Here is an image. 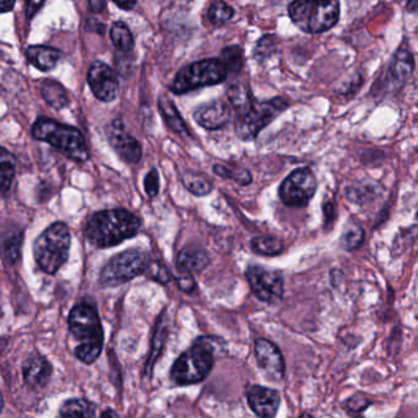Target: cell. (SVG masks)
<instances>
[{"label": "cell", "instance_id": "obj_1", "mask_svg": "<svg viewBox=\"0 0 418 418\" xmlns=\"http://www.w3.org/2000/svg\"><path fill=\"white\" fill-rule=\"evenodd\" d=\"M141 227V220L133 212L113 209L96 212L85 226V236L92 246L111 248L133 238Z\"/></svg>", "mask_w": 418, "mask_h": 418}, {"label": "cell", "instance_id": "obj_2", "mask_svg": "<svg viewBox=\"0 0 418 418\" xmlns=\"http://www.w3.org/2000/svg\"><path fill=\"white\" fill-rule=\"evenodd\" d=\"M70 334L79 344L75 347V357L85 364L97 361L104 349V328L99 312L89 302H81L70 310L68 318Z\"/></svg>", "mask_w": 418, "mask_h": 418}, {"label": "cell", "instance_id": "obj_3", "mask_svg": "<svg viewBox=\"0 0 418 418\" xmlns=\"http://www.w3.org/2000/svg\"><path fill=\"white\" fill-rule=\"evenodd\" d=\"M218 337L202 336L190 349L183 352L171 369V380L178 386H187L205 380L211 373L216 358Z\"/></svg>", "mask_w": 418, "mask_h": 418}, {"label": "cell", "instance_id": "obj_4", "mask_svg": "<svg viewBox=\"0 0 418 418\" xmlns=\"http://www.w3.org/2000/svg\"><path fill=\"white\" fill-rule=\"evenodd\" d=\"M31 134L36 140L50 144L75 162H85L89 160L84 135L78 129L52 119L39 118L32 125Z\"/></svg>", "mask_w": 418, "mask_h": 418}, {"label": "cell", "instance_id": "obj_5", "mask_svg": "<svg viewBox=\"0 0 418 418\" xmlns=\"http://www.w3.org/2000/svg\"><path fill=\"white\" fill-rule=\"evenodd\" d=\"M71 236L68 226L55 222L46 228L34 243V256L37 265L48 275H55L69 258Z\"/></svg>", "mask_w": 418, "mask_h": 418}, {"label": "cell", "instance_id": "obj_6", "mask_svg": "<svg viewBox=\"0 0 418 418\" xmlns=\"http://www.w3.org/2000/svg\"><path fill=\"white\" fill-rule=\"evenodd\" d=\"M291 20L305 34H323L333 29L340 19L339 1L298 0L288 6Z\"/></svg>", "mask_w": 418, "mask_h": 418}, {"label": "cell", "instance_id": "obj_7", "mask_svg": "<svg viewBox=\"0 0 418 418\" xmlns=\"http://www.w3.org/2000/svg\"><path fill=\"white\" fill-rule=\"evenodd\" d=\"M150 259L141 249H128L112 256L99 274V285L117 287L138 276L146 275Z\"/></svg>", "mask_w": 418, "mask_h": 418}, {"label": "cell", "instance_id": "obj_8", "mask_svg": "<svg viewBox=\"0 0 418 418\" xmlns=\"http://www.w3.org/2000/svg\"><path fill=\"white\" fill-rule=\"evenodd\" d=\"M288 107V102L282 97H275L270 101L253 99L248 107L237 113L236 133L242 140L256 139L263 129L275 120Z\"/></svg>", "mask_w": 418, "mask_h": 418}, {"label": "cell", "instance_id": "obj_9", "mask_svg": "<svg viewBox=\"0 0 418 418\" xmlns=\"http://www.w3.org/2000/svg\"><path fill=\"white\" fill-rule=\"evenodd\" d=\"M227 71L220 60H204L184 67L178 71L171 85V91L182 95L202 86L221 84L226 80Z\"/></svg>", "mask_w": 418, "mask_h": 418}, {"label": "cell", "instance_id": "obj_10", "mask_svg": "<svg viewBox=\"0 0 418 418\" xmlns=\"http://www.w3.org/2000/svg\"><path fill=\"white\" fill-rule=\"evenodd\" d=\"M318 181L309 167L297 168L279 188L281 202L291 207H305L314 197Z\"/></svg>", "mask_w": 418, "mask_h": 418}, {"label": "cell", "instance_id": "obj_11", "mask_svg": "<svg viewBox=\"0 0 418 418\" xmlns=\"http://www.w3.org/2000/svg\"><path fill=\"white\" fill-rule=\"evenodd\" d=\"M248 284L258 300L276 303L284 295V279L279 271L269 270L263 266L251 265L246 271Z\"/></svg>", "mask_w": 418, "mask_h": 418}, {"label": "cell", "instance_id": "obj_12", "mask_svg": "<svg viewBox=\"0 0 418 418\" xmlns=\"http://www.w3.org/2000/svg\"><path fill=\"white\" fill-rule=\"evenodd\" d=\"M88 83L92 94L102 102H111L118 94V79L111 67L104 62H94L88 73Z\"/></svg>", "mask_w": 418, "mask_h": 418}, {"label": "cell", "instance_id": "obj_13", "mask_svg": "<svg viewBox=\"0 0 418 418\" xmlns=\"http://www.w3.org/2000/svg\"><path fill=\"white\" fill-rule=\"evenodd\" d=\"M256 363L267 379L280 382L285 377V361L279 347L266 339H256L254 344Z\"/></svg>", "mask_w": 418, "mask_h": 418}, {"label": "cell", "instance_id": "obj_14", "mask_svg": "<svg viewBox=\"0 0 418 418\" xmlns=\"http://www.w3.org/2000/svg\"><path fill=\"white\" fill-rule=\"evenodd\" d=\"M111 146L118 153L119 158L128 163H138L143 155V150L137 139L125 130L120 120H114L107 130Z\"/></svg>", "mask_w": 418, "mask_h": 418}, {"label": "cell", "instance_id": "obj_15", "mask_svg": "<svg viewBox=\"0 0 418 418\" xmlns=\"http://www.w3.org/2000/svg\"><path fill=\"white\" fill-rule=\"evenodd\" d=\"M246 401L259 418H275L280 407V393L274 389L253 385L246 390Z\"/></svg>", "mask_w": 418, "mask_h": 418}, {"label": "cell", "instance_id": "obj_16", "mask_svg": "<svg viewBox=\"0 0 418 418\" xmlns=\"http://www.w3.org/2000/svg\"><path fill=\"white\" fill-rule=\"evenodd\" d=\"M193 117L202 128L217 130L231 120V109L225 101L216 99L197 107Z\"/></svg>", "mask_w": 418, "mask_h": 418}, {"label": "cell", "instance_id": "obj_17", "mask_svg": "<svg viewBox=\"0 0 418 418\" xmlns=\"http://www.w3.org/2000/svg\"><path fill=\"white\" fill-rule=\"evenodd\" d=\"M22 375L27 386L32 389L45 388L52 375V365L43 356L32 354L22 363Z\"/></svg>", "mask_w": 418, "mask_h": 418}, {"label": "cell", "instance_id": "obj_18", "mask_svg": "<svg viewBox=\"0 0 418 418\" xmlns=\"http://www.w3.org/2000/svg\"><path fill=\"white\" fill-rule=\"evenodd\" d=\"M210 263V256L205 249L200 246H189L183 248L178 253L177 266L178 274L181 275H194L197 272L204 270Z\"/></svg>", "mask_w": 418, "mask_h": 418}, {"label": "cell", "instance_id": "obj_19", "mask_svg": "<svg viewBox=\"0 0 418 418\" xmlns=\"http://www.w3.org/2000/svg\"><path fill=\"white\" fill-rule=\"evenodd\" d=\"M26 55L31 64L42 71L55 69L62 57L60 50L47 46H31L26 50Z\"/></svg>", "mask_w": 418, "mask_h": 418}, {"label": "cell", "instance_id": "obj_20", "mask_svg": "<svg viewBox=\"0 0 418 418\" xmlns=\"http://www.w3.org/2000/svg\"><path fill=\"white\" fill-rule=\"evenodd\" d=\"M168 335V325L167 319L165 316V313L161 314L158 318V324H156V329H155V334H153V344H151V349H150V354H148V362H146V374L148 377L153 373V367L158 361L160 354H162L163 347L166 344V339Z\"/></svg>", "mask_w": 418, "mask_h": 418}, {"label": "cell", "instance_id": "obj_21", "mask_svg": "<svg viewBox=\"0 0 418 418\" xmlns=\"http://www.w3.org/2000/svg\"><path fill=\"white\" fill-rule=\"evenodd\" d=\"M413 68H414V60H413L412 53L408 48L401 46L393 55V62L390 64V73L393 74V80L405 83L412 74Z\"/></svg>", "mask_w": 418, "mask_h": 418}, {"label": "cell", "instance_id": "obj_22", "mask_svg": "<svg viewBox=\"0 0 418 418\" xmlns=\"http://www.w3.org/2000/svg\"><path fill=\"white\" fill-rule=\"evenodd\" d=\"M41 94L50 107L62 109L69 104V99L64 88L55 80L46 79L41 83Z\"/></svg>", "mask_w": 418, "mask_h": 418}, {"label": "cell", "instance_id": "obj_23", "mask_svg": "<svg viewBox=\"0 0 418 418\" xmlns=\"http://www.w3.org/2000/svg\"><path fill=\"white\" fill-rule=\"evenodd\" d=\"M96 406L86 398H70L60 407V418H95Z\"/></svg>", "mask_w": 418, "mask_h": 418}, {"label": "cell", "instance_id": "obj_24", "mask_svg": "<svg viewBox=\"0 0 418 418\" xmlns=\"http://www.w3.org/2000/svg\"><path fill=\"white\" fill-rule=\"evenodd\" d=\"M158 109L162 114L165 122L167 123L168 127L172 129L174 133L187 135V124L183 120L182 116L178 112L177 107L174 106L171 99L162 96L161 99H158Z\"/></svg>", "mask_w": 418, "mask_h": 418}, {"label": "cell", "instance_id": "obj_25", "mask_svg": "<svg viewBox=\"0 0 418 418\" xmlns=\"http://www.w3.org/2000/svg\"><path fill=\"white\" fill-rule=\"evenodd\" d=\"M111 40L113 42L114 47L122 52H132L134 50V37L129 30L128 26L122 21L114 22L111 27Z\"/></svg>", "mask_w": 418, "mask_h": 418}, {"label": "cell", "instance_id": "obj_26", "mask_svg": "<svg viewBox=\"0 0 418 418\" xmlns=\"http://www.w3.org/2000/svg\"><path fill=\"white\" fill-rule=\"evenodd\" d=\"M251 246L253 251L260 256H276L284 251V242L276 237H256Z\"/></svg>", "mask_w": 418, "mask_h": 418}, {"label": "cell", "instance_id": "obj_27", "mask_svg": "<svg viewBox=\"0 0 418 418\" xmlns=\"http://www.w3.org/2000/svg\"><path fill=\"white\" fill-rule=\"evenodd\" d=\"M341 246L346 251H356L364 242V231L357 222L349 221L346 223L341 236Z\"/></svg>", "mask_w": 418, "mask_h": 418}, {"label": "cell", "instance_id": "obj_28", "mask_svg": "<svg viewBox=\"0 0 418 418\" xmlns=\"http://www.w3.org/2000/svg\"><path fill=\"white\" fill-rule=\"evenodd\" d=\"M227 97L233 106V109H236L237 113L244 111L254 99L249 88H246V85L243 84L231 85L227 90Z\"/></svg>", "mask_w": 418, "mask_h": 418}, {"label": "cell", "instance_id": "obj_29", "mask_svg": "<svg viewBox=\"0 0 418 418\" xmlns=\"http://www.w3.org/2000/svg\"><path fill=\"white\" fill-rule=\"evenodd\" d=\"M15 176V165L11 153H8L6 148H1V160H0V187H1V194L6 197L8 192L11 190V183L14 181Z\"/></svg>", "mask_w": 418, "mask_h": 418}, {"label": "cell", "instance_id": "obj_30", "mask_svg": "<svg viewBox=\"0 0 418 418\" xmlns=\"http://www.w3.org/2000/svg\"><path fill=\"white\" fill-rule=\"evenodd\" d=\"M183 183L188 190L197 197H205L212 190V184L210 181L197 173H186L183 176Z\"/></svg>", "mask_w": 418, "mask_h": 418}, {"label": "cell", "instance_id": "obj_31", "mask_svg": "<svg viewBox=\"0 0 418 418\" xmlns=\"http://www.w3.org/2000/svg\"><path fill=\"white\" fill-rule=\"evenodd\" d=\"M21 244H22V236L19 232L4 237L3 256L9 265H14L16 261L19 260L21 254Z\"/></svg>", "mask_w": 418, "mask_h": 418}, {"label": "cell", "instance_id": "obj_32", "mask_svg": "<svg viewBox=\"0 0 418 418\" xmlns=\"http://www.w3.org/2000/svg\"><path fill=\"white\" fill-rule=\"evenodd\" d=\"M233 15H235V11L225 1L212 3L207 11V19L212 25H223L227 21L231 20Z\"/></svg>", "mask_w": 418, "mask_h": 418}, {"label": "cell", "instance_id": "obj_33", "mask_svg": "<svg viewBox=\"0 0 418 418\" xmlns=\"http://www.w3.org/2000/svg\"><path fill=\"white\" fill-rule=\"evenodd\" d=\"M222 64L225 65L227 71L236 73L239 71L243 65V52L239 47H228L222 50L221 57H220Z\"/></svg>", "mask_w": 418, "mask_h": 418}, {"label": "cell", "instance_id": "obj_34", "mask_svg": "<svg viewBox=\"0 0 418 418\" xmlns=\"http://www.w3.org/2000/svg\"><path fill=\"white\" fill-rule=\"evenodd\" d=\"M214 172L221 176L223 178H231L235 179L237 183H239L242 186H246L251 182V173L248 172L246 169H236V171H232L230 168L225 167V166H214Z\"/></svg>", "mask_w": 418, "mask_h": 418}, {"label": "cell", "instance_id": "obj_35", "mask_svg": "<svg viewBox=\"0 0 418 418\" xmlns=\"http://www.w3.org/2000/svg\"><path fill=\"white\" fill-rule=\"evenodd\" d=\"M146 276L153 280L158 281L160 284H168L171 280V274L167 267L161 264L160 261L156 260L150 261Z\"/></svg>", "mask_w": 418, "mask_h": 418}, {"label": "cell", "instance_id": "obj_36", "mask_svg": "<svg viewBox=\"0 0 418 418\" xmlns=\"http://www.w3.org/2000/svg\"><path fill=\"white\" fill-rule=\"evenodd\" d=\"M369 405H370V401H368V398H364L362 395H356L346 401L344 408L347 410V412L357 414V413L364 411Z\"/></svg>", "mask_w": 418, "mask_h": 418}, {"label": "cell", "instance_id": "obj_37", "mask_svg": "<svg viewBox=\"0 0 418 418\" xmlns=\"http://www.w3.org/2000/svg\"><path fill=\"white\" fill-rule=\"evenodd\" d=\"M145 192L150 197H155L160 192V178L158 169L153 168L145 177Z\"/></svg>", "mask_w": 418, "mask_h": 418}, {"label": "cell", "instance_id": "obj_38", "mask_svg": "<svg viewBox=\"0 0 418 418\" xmlns=\"http://www.w3.org/2000/svg\"><path fill=\"white\" fill-rule=\"evenodd\" d=\"M177 284L178 287L183 291V292H187V293H190L194 291L195 288V281H194V277L192 275H181V274H178L177 276Z\"/></svg>", "mask_w": 418, "mask_h": 418}, {"label": "cell", "instance_id": "obj_39", "mask_svg": "<svg viewBox=\"0 0 418 418\" xmlns=\"http://www.w3.org/2000/svg\"><path fill=\"white\" fill-rule=\"evenodd\" d=\"M323 210H324L325 226H331L336 220V210H335L334 204L326 202L324 204Z\"/></svg>", "mask_w": 418, "mask_h": 418}, {"label": "cell", "instance_id": "obj_40", "mask_svg": "<svg viewBox=\"0 0 418 418\" xmlns=\"http://www.w3.org/2000/svg\"><path fill=\"white\" fill-rule=\"evenodd\" d=\"M43 6H45V1H35V0L29 1L27 3V9H26V18L31 20L36 15V13L40 11Z\"/></svg>", "mask_w": 418, "mask_h": 418}, {"label": "cell", "instance_id": "obj_41", "mask_svg": "<svg viewBox=\"0 0 418 418\" xmlns=\"http://www.w3.org/2000/svg\"><path fill=\"white\" fill-rule=\"evenodd\" d=\"M114 4L123 11H132L137 6V1H114Z\"/></svg>", "mask_w": 418, "mask_h": 418}, {"label": "cell", "instance_id": "obj_42", "mask_svg": "<svg viewBox=\"0 0 418 418\" xmlns=\"http://www.w3.org/2000/svg\"><path fill=\"white\" fill-rule=\"evenodd\" d=\"M89 6L91 8V11H95V13H99V11H104V6H107V4H106V1L97 0V1H90Z\"/></svg>", "mask_w": 418, "mask_h": 418}, {"label": "cell", "instance_id": "obj_43", "mask_svg": "<svg viewBox=\"0 0 418 418\" xmlns=\"http://www.w3.org/2000/svg\"><path fill=\"white\" fill-rule=\"evenodd\" d=\"M101 418H119L118 413L116 412L112 408H107L104 410V412L101 413Z\"/></svg>", "mask_w": 418, "mask_h": 418}, {"label": "cell", "instance_id": "obj_44", "mask_svg": "<svg viewBox=\"0 0 418 418\" xmlns=\"http://www.w3.org/2000/svg\"><path fill=\"white\" fill-rule=\"evenodd\" d=\"M14 6H15V1H8V0H4V1L1 3V11H3V13L11 11V9L14 8Z\"/></svg>", "mask_w": 418, "mask_h": 418}, {"label": "cell", "instance_id": "obj_45", "mask_svg": "<svg viewBox=\"0 0 418 418\" xmlns=\"http://www.w3.org/2000/svg\"><path fill=\"white\" fill-rule=\"evenodd\" d=\"M300 418H313V417H312V416H310V414H305H305H302V417H300Z\"/></svg>", "mask_w": 418, "mask_h": 418}, {"label": "cell", "instance_id": "obj_46", "mask_svg": "<svg viewBox=\"0 0 418 418\" xmlns=\"http://www.w3.org/2000/svg\"><path fill=\"white\" fill-rule=\"evenodd\" d=\"M356 418H362V417H356Z\"/></svg>", "mask_w": 418, "mask_h": 418}]
</instances>
